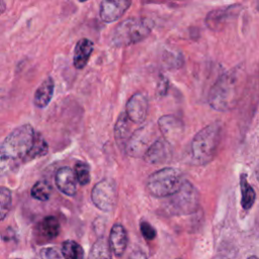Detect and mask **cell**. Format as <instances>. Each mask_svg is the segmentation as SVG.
<instances>
[{
  "label": "cell",
  "instance_id": "14",
  "mask_svg": "<svg viewBox=\"0 0 259 259\" xmlns=\"http://www.w3.org/2000/svg\"><path fill=\"white\" fill-rule=\"evenodd\" d=\"M55 183L58 189L67 196H74L77 192V179L74 170L70 167H61L57 170Z\"/></svg>",
  "mask_w": 259,
  "mask_h": 259
},
{
  "label": "cell",
  "instance_id": "19",
  "mask_svg": "<svg viewBox=\"0 0 259 259\" xmlns=\"http://www.w3.org/2000/svg\"><path fill=\"white\" fill-rule=\"evenodd\" d=\"M240 188H241V204L244 209H250L256 199V194L252 186L247 180V177L245 174H241L240 176Z\"/></svg>",
  "mask_w": 259,
  "mask_h": 259
},
{
  "label": "cell",
  "instance_id": "11",
  "mask_svg": "<svg viewBox=\"0 0 259 259\" xmlns=\"http://www.w3.org/2000/svg\"><path fill=\"white\" fill-rule=\"evenodd\" d=\"M148 100L142 93L134 94L125 105V113L131 121L142 123L148 114Z\"/></svg>",
  "mask_w": 259,
  "mask_h": 259
},
{
  "label": "cell",
  "instance_id": "25",
  "mask_svg": "<svg viewBox=\"0 0 259 259\" xmlns=\"http://www.w3.org/2000/svg\"><path fill=\"white\" fill-rule=\"evenodd\" d=\"M74 173L79 184L85 186L90 182V167L86 162H77L74 166Z\"/></svg>",
  "mask_w": 259,
  "mask_h": 259
},
{
  "label": "cell",
  "instance_id": "4",
  "mask_svg": "<svg viewBox=\"0 0 259 259\" xmlns=\"http://www.w3.org/2000/svg\"><path fill=\"white\" fill-rule=\"evenodd\" d=\"M153 27V20L146 17L125 19L115 27L112 33L111 44L116 48H121L139 42L151 33Z\"/></svg>",
  "mask_w": 259,
  "mask_h": 259
},
{
  "label": "cell",
  "instance_id": "16",
  "mask_svg": "<svg viewBox=\"0 0 259 259\" xmlns=\"http://www.w3.org/2000/svg\"><path fill=\"white\" fill-rule=\"evenodd\" d=\"M93 49L94 44L88 38H81L77 41L73 55V65L76 69L81 70L87 65Z\"/></svg>",
  "mask_w": 259,
  "mask_h": 259
},
{
  "label": "cell",
  "instance_id": "12",
  "mask_svg": "<svg viewBox=\"0 0 259 259\" xmlns=\"http://www.w3.org/2000/svg\"><path fill=\"white\" fill-rule=\"evenodd\" d=\"M158 125L164 137L163 139H165L168 143L178 140L183 134L184 130L182 120L172 114L161 116L158 120Z\"/></svg>",
  "mask_w": 259,
  "mask_h": 259
},
{
  "label": "cell",
  "instance_id": "23",
  "mask_svg": "<svg viewBox=\"0 0 259 259\" xmlns=\"http://www.w3.org/2000/svg\"><path fill=\"white\" fill-rule=\"evenodd\" d=\"M51 192H52L51 185L45 180H39L35 182L31 187L30 195L32 198L36 200L47 201L51 196Z\"/></svg>",
  "mask_w": 259,
  "mask_h": 259
},
{
  "label": "cell",
  "instance_id": "6",
  "mask_svg": "<svg viewBox=\"0 0 259 259\" xmlns=\"http://www.w3.org/2000/svg\"><path fill=\"white\" fill-rule=\"evenodd\" d=\"M197 205L198 193L195 187L189 181L185 180L179 191L171 195L166 208L174 214H185L194 211Z\"/></svg>",
  "mask_w": 259,
  "mask_h": 259
},
{
  "label": "cell",
  "instance_id": "27",
  "mask_svg": "<svg viewBox=\"0 0 259 259\" xmlns=\"http://www.w3.org/2000/svg\"><path fill=\"white\" fill-rule=\"evenodd\" d=\"M140 230H141V233H142L143 237L146 240H154L157 236V232H156L155 228L146 221L141 222Z\"/></svg>",
  "mask_w": 259,
  "mask_h": 259
},
{
  "label": "cell",
  "instance_id": "29",
  "mask_svg": "<svg viewBox=\"0 0 259 259\" xmlns=\"http://www.w3.org/2000/svg\"><path fill=\"white\" fill-rule=\"evenodd\" d=\"M167 85H168V81L166 78H164L162 81H160V85L158 86L159 91L162 92V94H164L167 91Z\"/></svg>",
  "mask_w": 259,
  "mask_h": 259
},
{
  "label": "cell",
  "instance_id": "30",
  "mask_svg": "<svg viewBox=\"0 0 259 259\" xmlns=\"http://www.w3.org/2000/svg\"><path fill=\"white\" fill-rule=\"evenodd\" d=\"M255 175H256V177H257V180L259 181V165L256 167V169H255Z\"/></svg>",
  "mask_w": 259,
  "mask_h": 259
},
{
  "label": "cell",
  "instance_id": "8",
  "mask_svg": "<svg viewBox=\"0 0 259 259\" xmlns=\"http://www.w3.org/2000/svg\"><path fill=\"white\" fill-rule=\"evenodd\" d=\"M117 194L111 181L103 179L97 182L91 191L93 204L103 211H111L116 204Z\"/></svg>",
  "mask_w": 259,
  "mask_h": 259
},
{
  "label": "cell",
  "instance_id": "31",
  "mask_svg": "<svg viewBox=\"0 0 259 259\" xmlns=\"http://www.w3.org/2000/svg\"><path fill=\"white\" fill-rule=\"evenodd\" d=\"M247 259H259L258 257H256V256H250L249 258H247Z\"/></svg>",
  "mask_w": 259,
  "mask_h": 259
},
{
  "label": "cell",
  "instance_id": "22",
  "mask_svg": "<svg viewBox=\"0 0 259 259\" xmlns=\"http://www.w3.org/2000/svg\"><path fill=\"white\" fill-rule=\"evenodd\" d=\"M61 253L64 259H83L84 256L81 245L73 240H67L62 243Z\"/></svg>",
  "mask_w": 259,
  "mask_h": 259
},
{
  "label": "cell",
  "instance_id": "24",
  "mask_svg": "<svg viewBox=\"0 0 259 259\" xmlns=\"http://www.w3.org/2000/svg\"><path fill=\"white\" fill-rule=\"evenodd\" d=\"M12 193L10 189L0 186V222L5 219L11 209Z\"/></svg>",
  "mask_w": 259,
  "mask_h": 259
},
{
  "label": "cell",
  "instance_id": "17",
  "mask_svg": "<svg viewBox=\"0 0 259 259\" xmlns=\"http://www.w3.org/2000/svg\"><path fill=\"white\" fill-rule=\"evenodd\" d=\"M55 90L54 79L49 76L37 87L33 95V104L37 108H45L51 102Z\"/></svg>",
  "mask_w": 259,
  "mask_h": 259
},
{
  "label": "cell",
  "instance_id": "21",
  "mask_svg": "<svg viewBox=\"0 0 259 259\" xmlns=\"http://www.w3.org/2000/svg\"><path fill=\"white\" fill-rule=\"evenodd\" d=\"M231 8L232 9H230V7H229V9H226V10L218 9V10L210 11L205 18L206 25L211 29H217L219 26H221L226 21V19L229 16H231L234 6H232Z\"/></svg>",
  "mask_w": 259,
  "mask_h": 259
},
{
  "label": "cell",
  "instance_id": "20",
  "mask_svg": "<svg viewBox=\"0 0 259 259\" xmlns=\"http://www.w3.org/2000/svg\"><path fill=\"white\" fill-rule=\"evenodd\" d=\"M88 259H112L108 242L104 238H99L92 245Z\"/></svg>",
  "mask_w": 259,
  "mask_h": 259
},
{
  "label": "cell",
  "instance_id": "2",
  "mask_svg": "<svg viewBox=\"0 0 259 259\" xmlns=\"http://www.w3.org/2000/svg\"><path fill=\"white\" fill-rule=\"evenodd\" d=\"M242 73L235 68L223 74L208 93L209 105L219 111H228L238 102L242 85Z\"/></svg>",
  "mask_w": 259,
  "mask_h": 259
},
{
  "label": "cell",
  "instance_id": "10",
  "mask_svg": "<svg viewBox=\"0 0 259 259\" xmlns=\"http://www.w3.org/2000/svg\"><path fill=\"white\" fill-rule=\"evenodd\" d=\"M61 226L58 219L54 215H48L44 218L34 229V238L38 243H47L60 234Z\"/></svg>",
  "mask_w": 259,
  "mask_h": 259
},
{
  "label": "cell",
  "instance_id": "5",
  "mask_svg": "<svg viewBox=\"0 0 259 259\" xmlns=\"http://www.w3.org/2000/svg\"><path fill=\"white\" fill-rule=\"evenodd\" d=\"M185 180L179 169L166 167L148 177L147 189L155 197L171 196L179 191Z\"/></svg>",
  "mask_w": 259,
  "mask_h": 259
},
{
  "label": "cell",
  "instance_id": "9",
  "mask_svg": "<svg viewBox=\"0 0 259 259\" xmlns=\"http://www.w3.org/2000/svg\"><path fill=\"white\" fill-rule=\"evenodd\" d=\"M172 147L165 139H157L147 150L144 155V160L150 164L167 163L172 158Z\"/></svg>",
  "mask_w": 259,
  "mask_h": 259
},
{
  "label": "cell",
  "instance_id": "15",
  "mask_svg": "<svg viewBox=\"0 0 259 259\" xmlns=\"http://www.w3.org/2000/svg\"><path fill=\"white\" fill-rule=\"evenodd\" d=\"M108 245L116 257H121L127 246V234L120 224H114L110 230Z\"/></svg>",
  "mask_w": 259,
  "mask_h": 259
},
{
  "label": "cell",
  "instance_id": "7",
  "mask_svg": "<svg viewBox=\"0 0 259 259\" xmlns=\"http://www.w3.org/2000/svg\"><path fill=\"white\" fill-rule=\"evenodd\" d=\"M155 130L152 125L146 124L134 132L124 148V152L132 157H141L145 155L149 147L157 140L153 141Z\"/></svg>",
  "mask_w": 259,
  "mask_h": 259
},
{
  "label": "cell",
  "instance_id": "1",
  "mask_svg": "<svg viewBox=\"0 0 259 259\" xmlns=\"http://www.w3.org/2000/svg\"><path fill=\"white\" fill-rule=\"evenodd\" d=\"M49 145L29 123L14 128L0 145V177L15 172L23 164L47 155Z\"/></svg>",
  "mask_w": 259,
  "mask_h": 259
},
{
  "label": "cell",
  "instance_id": "28",
  "mask_svg": "<svg viewBox=\"0 0 259 259\" xmlns=\"http://www.w3.org/2000/svg\"><path fill=\"white\" fill-rule=\"evenodd\" d=\"M128 259H147V256L143 251H134L130 255Z\"/></svg>",
  "mask_w": 259,
  "mask_h": 259
},
{
  "label": "cell",
  "instance_id": "3",
  "mask_svg": "<svg viewBox=\"0 0 259 259\" xmlns=\"http://www.w3.org/2000/svg\"><path fill=\"white\" fill-rule=\"evenodd\" d=\"M222 130L218 123H211L199 131L190 143V156L198 165L209 163L215 156Z\"/></svg>",
  "mask_w": 259,
  "mask_h": 259
},
{
  "label": "cell",
  "instance_id": "18",
  "mask_svg": "<svg viewBox=\"0 0 259 259\" xmlns=\"http://www.w3.org/2000/svg\"><path fill=\"white\" fill-rule=\"evenodd\" d=\"M131 136V120L125 112H121L114 125L115 141L120 149L124 150Z\"/></svg>",
  "mask_w": 259,
  "mask_h": 259
},
{
  "label": "cell",
  "instance_id": "26",
  "mask_svg": "<svg viewBox=\"0 0 259 259\" xmlns=\"http://www.w3.org/2000/svg\"><path fill=\"white\" fill-rule=\"evenodd\" d=\"M33 259H64V257L57 248L46 247L40 249Z\"/></svg>",
  "mask_w": 259,
  "mask_h": 259
},
{
  "label": "cell",
  "instance_id": "13",
  "mask_svg": "<svg viewBox=\"0 0 259 259\" xmlns=\"http://www.w3.org/2000/svg\"><path fill=\"white\" fill-rule=\"evenodd\" d=\"M131 4L132 2L130 0H104L100 3V18L105 22H113L122 16Z\"/></svg>",
  "mask_w": 259,
  "mask_h": 259
}]
</instances>
